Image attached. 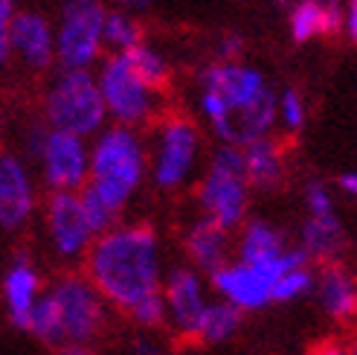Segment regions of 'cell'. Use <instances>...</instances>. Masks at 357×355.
<instances>
[{
    "mask_svg": "<svg viewBox=\"0 0 357 355\" xmlns=\"http://www.w3.org/2000/svg\"><path fill=\"white\" fill-rule=\"evenodd\" d=\"M87 282L102 300L128 314L137 303L160 294V245L149 224L114 227L87 251Z\"/></svg>",
    "mask_w": 357,
    "mask_h": 355,
    "instance_id": "6da1fadb",
    "label": "cell"
},
{
    "mask_svg": "<svg viewBox=\"0 0 357 355\" xmlns=\"http://www.w3.org/2000/svg\"><path fill=\"white\" fill-rule=\"evenodd\" d=\"M142 146L134 131L128 129H111L105 131L91 154V187L99 198L108 204L114 212H122L128 204L134 189L142 181Z\"/></svg>",
    "mask_w": 357,
    "mask_h": 355,
    "instance_id": "7a4b0ae2",
    "label": "cell"
},
{
    "mask_svg": "<svg viewBox=\"0 0 357 355\" xmlns=\"http://www.w3.org/2000/svg\"><path fill=\"white\" fill-rule=\"evenodd\" d=\"M44 117L52 131L73 137L93 134L105 119V102L99 85L87 70H64L44 96Z\"/></svg>",
    "mask_w": 357,
    "mask_h": 355,
    "instance_id": "3957f363",
    "label": "cell"
},
{
    "mask_svg": "<svg viewBox=\"0 0 357 355\" xmlns=\"http://www.w3.org/2000/svg\"><path fill=\"white\" fill-rule=\"evenodd\" d=\"M47 297L52 300V309H56L59 347L64 344L91 347V341L105 324V306L96 289L84 277H61Z\"/></svg>",
    "mask_w": 357,
    "mask_h": 355,
    "instance_id": "277c9868",
    "label": "cell"
},
{
    "mask_svg": "<svg viewBox=\"0 0 357 355\" xmlns=\"http://www.w3.org/2000/svg\"><path fill=\"white\" fill-rule=\"evenodd\" d=\"M201 204L206 219H212L227 233L241 224L247 210V181H244V154L236 149H221L215 166L201 184Z\"/></svg>",
    "mask_w": 357,
    "mask_h": 355,
    "instance_id": "5b68a950",
    "label": "cell"
},
{
    "mask_svg": "<svg viewBox=\"0 0 357 355\" xmlns=\"http://www.w3.org/2000/svg\"><path fill=\"white\" fill-rule=\"evenodd\" d=\"M105 12L99 0H67L61 9V24L56 32V56L67 70H84L102 44Z\"/></svg>",
    "mask_w": 357,
    "mask_h": 355,
    "instance_id": "8992f818",
    "label": "cell"
},
{
    "mask_svg": "<svg viewBox=\"0 0 357 355\" xmlns=\"http://www.w3.org/2000/svg\"><path fill=\"white\" fill-rule=\"evenodd\" d=\"M96 85L105 102V111H111L119 122L131 126V122H142L151 114V91L131 73L128 61L122 56L105 61Z\"/></svg>",
    "mask_w": 357,
    "mask_h": 355,
    "instance_id": "52a82bcc",
    "label": "cell"
},
{
    "mask_svg": "<svg viewBox=\"0 0 357 355\" xmlns=\"http://www.w3.org/2000/svg\"><path fill=\"white\" fill-rule=\"evenodd\" d=\"M38 161L44 169V181L52 187V192H73L84 187L87 169H91V157H87L82 137L52 131V129L44 137Z\"/></svg>",
    "mask_w": 357,
    "mask_h": 355,
    "instance_id": "ba28073f",
    "label": "cell"
},
{
    "mask_svg": "<svg viewBox=\"0 0 357 355\" xmlns=\"http://www.w3.org/2000/svg\"><path fill=\"white\" fill-rule=\"evenodd\" d=\"M163 303H166V324H172V329L186 341H195V332H198L201 314L206 309V294H204V280L195 268H174L163 289Z\"/></svg>",
    "mask_w": 357,
    "mask_h": 355,
    "instance_id": "9c48e42d",
    "label": "cell"
},
{
    "mask_svg": "<svg viewBox=\"0 0 357 355\" xmlns=\"http://www.w3.org/2000/svg\"><path fill=\"white\" fill-rule=\"evenodd\" d=\"M47 230L52 247L64 259H76L91 251L93 230L84 219V210L76 192H52L47 201Z\"/></svg>",
    "mask_w": 357,
    "mask_h": 355,
    "instance_id": "30bf717a",
    "label": "cell"
},
{
    "mask_svg": "<svg viewBox=\"0 0 357 355\" xmlns=\"http://www.w3.org/2000/svg\"><path fill=\"white\" fill-rule=\"evenodd\" d=\"M212 289L218 291V297L224 303L236 306L241 314L244 312H259L264 309L273 291V280H267L259 268L244 262H227L224 268H218L212 274Z\"/></svg>",
    "mask_w": 357,
    "mask_h": 355,
    "instance_id": "8fae6325",
    "label": "cell"
},
{
    "mask_svg": "<svg viewBox=\"0 0 357 355\" xmlns=\"http://www.w3.org/2000/svg\"><path fill=\"white\" fill-rule=\"evenodd\" d=\"M195 149H198V131L189 119L174 117L166 122L163 134H160V152L154 164V178L160 187H177L183 184V178L189 175V166L195 161Z\"/></svg>",
    "mask_w": 357,
    "mask_h": 355,
    "instance_id": "7c38bea8",
    "label": "cell"
},
{
    "mask_svg": "<svg viewBox=\"0 0 357 355\" xmlns=\"http://www.w3.org/2000/svg\"><path fill=\"white\" fill-rule=\"evenodd\" d=\"M9 56H17L29 70H47L56 59V32L38 12H15L9 24Z\"/></svg>",
    "mask_w": 357,
    "mask_h": 355,
    "instance_id": "4fadbf2b",
    "label": "cell"
},
{
    "mask_svg": "<svg viewBox=\"0 0 357 355\" xmlns=\"http://www.w3.org/2000/svg\"><path fill=\"white\" fill-rule=\"evenodd\" d=\"M35 207V189L26 164L12 152H0V227H24Z\"/></svg>",
    "mask_w": 357,
    "mask_h": 355,
    "instance_id": "5bb4252c",
    "label": "cell"
},
{
    "mask_svg": "<svg viewBox=\"0 0 357 355\" xmlns=\"http://www.w3.org/2000/svg\"><path fill=\"white\" fill-rule=\"evenodd\" d=\"M206 91L218 94L227 105V111L236 114V111H244L247 105H253L267 91V85L256 70L227 64V67H209L206 70Z\"/></svg>",
    "mask_w": 357,
    "mask_h": 355,
    "instance_id": "9a60e30c",
    "label": "cell"
},
{
    "mask_svg": "<svg viewBox=\"0 0 357 355\" xmlns=\"http://www.w3.org/2000/svg\"><path fill=\"white\" fill-rule=\"evenodd\" d=\"M186 254L195 262V271L215 274L227 265L229 256V233L218 227L212 219L195 222V227L186 233Z\"/></svg>",
    "mask_w": 357,
    "mask_h": 355,
    "instance_id": "2e32d148",
    "label": "cell"
},
{
    "mask_svg": "<svg viewBox=\"0 0 357 355\" xmlns=\"http://www.w3.org/2000/svg\"><path fill=\"white\" fill-rule=\"evenodd\" d=\"M319 306L334 321H351L357 317V280L343 265H328L317 282Z\"/></svg>",
    "mask_w": 357,
    "mask_h": 355,
    "instance_id": "e0dca14e",
    "label": "cell"
},
{
    "mask_svg": "<svg viewBox=\"0 0 357 355\" xmlns=\"http://www.w3.org/2000/svg\"><path fill=\"white\" fill-rule=\"evenodd\" d=\"M38 289H41V280L35 274V268L26 259H17L3 280V294H6L15 326H21V329L29 326V314H32L35 300H38Z\"/></svg>",
    "mask_w": 357,
    "mask_h": 355,
    "instance_id": "ac0fdd59",
    "label": "cell"
},
{
    "mask_svg": "<svg viewBox=\"0 0 357 355\" xmlns=\"http://www.w3.org/2000/svg\"><path fill=\"white\" fill-rule=\"evenodd\" d=\"M346 236H343V224L337 222V216H311L302 230V251L308 259L319 262H331L343 254Z\"/></svg>",
    "mask_w": 357,
    "mask_h": 355,
    "instance_id": "d6986e66",
    "label": "cell"
},
{
    "mask_svg": "<svg viewBox=\"0 0 357 355\" xmlns=\"http://www.w3.org/2000/svg\"><path fill=\"white\" fill-rule=\"evenodd\" d=\"M244 181L259 189H273L282 184V149L271 140H253L244 154Z\"/></svg>",
    "mask_w": 357,
    "mask_h": 355,
    "instance_id": "ffe728a7",
    "label": "cell"
},
{
    "mask_svg": "<svg viewBox=\"0 0 357 355\" xmlns=\"http://www.w3.org/2000/svg\"><path fill=\"white\" fill-rule=\"evenodd\" d=\"M284 254V242L282 233L267 224V222H250L244 227V236L238 245V262L244 265H264V262H273Z\"/></svg>",
    "mask_w": 357,
    "mask_h": 355,
    "instance_id": "44dd1931",
    "label": "cell"
},
{
    "mask_svg": "<svg viewBox=\"0 0 357 355\" xmlns=\"http://www.w3.org/2000/svg\"><path fill=\"white\" fill-rule=\"evenodd\" d=\"M241 321H244V314L236 306L224 303V300L206 303V309L201 314V324H198V332H195V341H201V344H227L241 329Z\"/></svg>",
    "mask_w": 357,
    "mask_h": 355,
    "instance_id": "7402d4cb",
    "label": "cell"
},
{
    "mask_svg": "<svg viewBox=\"0 0 357 355\" xmlns=\"http://www.w3.org/2000/svg\"><path fill=\"white\" fill-rule=\"evenodd\" d=\"M122 59L128 61L131 73L149 87V91H166L169 87V67L166 61L157 56L154 50H149L146 44H137L131 50L122 52Z\"/></svg>",
    "mask_w": 357,
    "mask_h": 355,
    "instance_id": "603a6c76",
    "label": "cell"
},
{
    "mask_svg": "<svg viewBox=\"0 0 357 355\" xmlns=\"http://www.w3.org/2000/svg\"><path fill=\"white\" fill-rule=\"evenodd\" d=\"M314 286H317V277L311 274V268L308 265H299V268L284 271L273 282L271 300L273 303H291V300H299V297H305L308 291H314Z\"/></svg>",
    "mask_w": 357,
    "mask_h": 355,
    "instance_id": "cb8c5ba5",
    "label": "cell"
},
{
    "mask_svg": "<svg viewBox=\"0 0 357 355\" xmlns=\"http://www.w3.org/2000/svg\"><path fill=\"white\" fill-rule=\"evenodd\" d=\"M142 38V29L137 21H131V17L125 15H105V27H102V41H108L114 47H119L122 52L137 47Z\"/></svg>",
    "mask_w": 357,
    "mask_h": 355,
    "instance_id": "d4e9b609",
    "label": "cell"
},
{
    "mask_svg": "<svg viewBox=\"0 0 357 355\" xmlns=\"http://www.w3.org/2000/svg\"><path fill=\"white\" fill-rule=\"evenodd\" d=\"M79 201H82L84 219H87V224H91L93 236H102V233H108V230H114L119 212H114V210H111V207L105 204V201L99 198V195L91 189V187H84V189H82Z\"/></svg>",
    "mask_w": 357,
    "mask_h": 355,
    "instance_id": "484cf974",
    "label": "cell"
},
{
    "mask_svg": "<svg viewBox=\"0 0 357 355\" xmlns=\"http://www.w3.org/2000/svg\"><path fill=\"white\" fill-rule=\"evenodd\" d=\"M291 27H294V38L296 41H308L311 35H323L326 32V12L317 9L314 3H302L291 17Z\"/></svg>",
    "mask_w": 357,
    "mask_h": 355,
    "instance_id": "4316f807",
    "label": "cell"
},
{
    "mask_svg": "<svg viewBox=\"0 0 357 355\" xmlns=\"http://www.w3.org/2000/svg\"><path fill=\"white\" fill-rule=\"evenodd\" d=\"M128 317L142 326V329H160V326H166V303H163V294H154L149 300H142V303H137Z\"/></svg>",
    "mask_w": 357,
    "mask_h": 355,
    "instance_id": "83f0119b",
    "label": "cell"
},
{
    "mask_svg": "<svg viewBox=\"0 0 357 355\" xmlns=\"http://www.w3.org/2000/svg\"><path fill=\"white\" fill-rule=\"evenodd\" d=\"M15 17V0H0V67L9 59V24Z\"/></svg>",
    "mask_w": 357,
    "mask_h": 355,
    "instance_id": "f1b7e54d",
    "label": "cell"
},
{
    "mask_svg": "<svg viewBox=\"0 0 357 355\" xmlns=\"http://www.w3.org/2000/svg\"><path fill=\"white\" fill-rule=\"evenodd\" d=\"M308 210H311V216H331V198H328V192L319 187V184H311L308 187Z\"/></svg>",
    "mask_w": 357,
    "mask_h": 355,
    "instance_id": "f546056e",
    "label": "cell"
},
{
    "mask_svg": "<svg viewBox=\"0 0 357 355\" xmlns=\"http://www.w3.org/2000/svg\"><path fill=\"white\" fill-rule=\"evenodd\" d=\"M282 111H284V119H288L291 129H299L302 126V105H299V96L296 91H288L282 99Z\"/></svg>",
    "mask_w": 357,
    "mask_h": 355,
    "instance_id": "4dcf8cb0",
    "label": "cell"
},
{
    "mask_svg": "<svg viewBox=\"0 0 357 355\" xmlns=\"http://www.w3.org/2000/svg\"><path fill=\"white\" fill-rule=\"evenodd\" d=\"M308 355H349V349L340 341H319L308 349Z\"/></svg>",
    "mask_w": 357,
    "mask_h": 355,
    "instance_id": "1f68e13d",
    "label": "cell"
},
{
    "mask_svg": "<svg viewBox=\"0 0 357 355\" xmlns=\"http://www.w3.org/2000/svg\"><path fill=\"white\" fill-rule=\"evenodd\" d=\"M59 355H93V349L84 344H64L59 347Z\"/></svg>",
    "mask_w": 357,
    "mask_h": 355,
    "instance_id": "d6a6232c",
    "label": "cell"
},
{
    "mask_svg": "<svg viewBox=\"0 0 357 355\" xmlns=\"http://www.w3.org/2000/svg\"><path fill=\"white\" fill-rule=\"evenodd\" d=\"M134 352H137V355H163V349H160L154 341H139V344L134 347Z\"/></svg>",
    "mask_w": 357,
    "mask_h": 355,
    "instance_id": "836d02e7",
    "label": "cell"
},
{
    "mask_svg": "<svg viewBox=\"0 0 357 355\" xmlns=\"http://www.w3.org/2000/svg\"><path fill=\"white\" fill-rule=\"evenodd\" d=\"M340 187H343L346 192L357 195V175H343V178H340Z\"/></svg>",
    "mask_w": 357,
    "mask_h": 355,
    "instance_id": "e575fe53",
    "label": "cell"
},
{
    "mask_svg": "<svg viewBox=\"0 0 357 355\" xmlns=\"http://www.w3.org/2000/svg\"><path fill=\"white\" fill-rule=\"evenodd\" d=\"M349 27H351V41L357 44V0H351V15H349Z\"/></svg>",
    "mask_w": 357,
    "mask_h": 355,
    "instance_id": "d590c367",
    "label": "cell"
},
{
    "mask_svg": "<svg viewBox=\"0 0 357 355\" xmlns=\"http://www.w3.org/2000/svg\"><path fill=\"white\" fill-rule=\"evenodd\" d=\"M238 47H241V41L236 38V35H229V38L224 41V52H227V56H236V52H238Z\"/></svg>",
    "mask_w": 357,
    "mask_h": 355,
    "instance_id": "8d00e7d4",
    "label": "cell"
},
{
    "mask_svg": "<svg viewBox=\"0 0 357 355\" xmlns=\"http://www.w3.org/2000/svg\"><path fill=\"white\" fill-rule=\"evenodd\" d=\"M308 3H314L317 9H323V12H334L337 9V0H308Z\"/></svg>",
    "mask_w": 357,
    "mask_h": 355,
    "instance_id": "74e56055",
    "label": "cell"
},
{
    "mask_svg": "<svg viewBox=\"0 0 357 355\" xmlns=\"http://www.w3.org/2000/svg\"><path fill=\"white\" fill-rule=\"evenodd\" d=\"M346 349H349V355H357V326H354V332H351V338H349Z\"/></svg>",
    "mask_w": 357,
    "mask_h": 355,
    "instance_id": "f35d334b",
    "label": "cell"
},
{
    "mask_svg": "<svg viewBox=\"0 0 357 355\" xmlns=\"http://www.w3.org/2000/svg\"><path fill=\"white\" fill-rule=\"evenodd\" d=\"M125 6H142V3H149V0H122Z\"/></svg>",
    "mask_w": 357,
    "mask_h": 355,
    "instance_id": "ab89813d",
    "label": "cell"
},
{
    "mask_svg": "<svg viewBox=\"0 0 357 355\" xmlns=\"http://www.w3.org/2000/svg\"><path fill=\"white\" fill-rule=\"evenodd\" d=\"M0 126H3V117H0Z\"/></svg>",
    "mask_w": 357,
    "mask_h": 355,
    "instance_id": "60d3db41",
    "label": "cell"
}]
</instances>
